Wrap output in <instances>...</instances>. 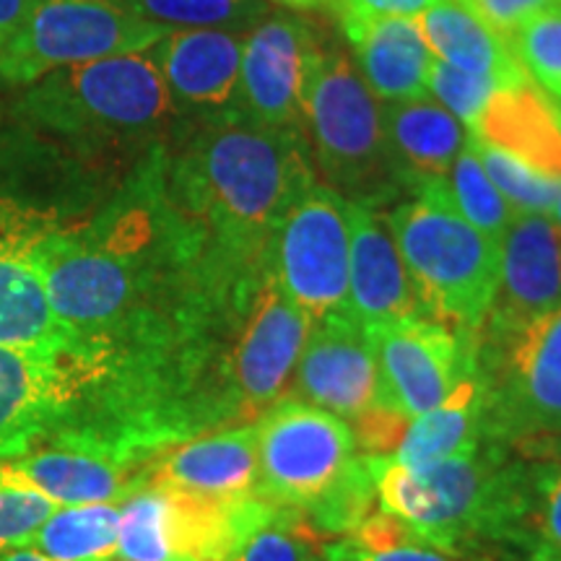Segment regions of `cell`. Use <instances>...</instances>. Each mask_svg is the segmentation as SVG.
Listing matches in <instances>:
<instances>
[{"mask_svg": "<svg viewBox=\"0 0 561 561\" xmlns=\"http://www.w3.org/2000/svg\"><path fill=\"white\" fill-rule=\"evenodd\" d=\"M201 121L172 161L167 198L203 237L210 263L224 271L255 268L286 208L318 182L307 138L240 107Z\"/></svg>", "mask_w": 561, "mask_h": 561, "instance_id": "obj_1", "label": "cell"}, {"mask_svg": "<svg viewBox=\"0 0 561 561\" xmlns=\"http://www.w3.org/2000/svg\"><path fill=\"white\" fill-rule=\"evenodd\" d=\"M385 216L426 318L479 331L500 284L502 242L460 214L445 180L419 182Z\"/></svg>", "mask_w": 561, "mask_h": 561, "instance_id": "obj_2", "label": "cell"}, {"mask_svg": "<svg viewBox=\"0 0 561 561\" xmlns=\"http://www.w3.org/2000/svg\"><path fill=\"white\" fill-rule=\"evenodd\" d=\"M301 133L328 187L348 203L380 208L398 201L405 182L392 159L380 100L343 50L318 47L301 96Z\"/></svg>", "mask_w": 561, "mask_h": 561, "instance_id": "obj_3", "label": "cell"}, {"mask_svg": "<svg viewBox=\"0 0 561 561\" xmlns=\"http://www.w3.org/2000/svg\"><path fill=\"white\" fill-rule=\"evenodd\" d=\"M310 325L312 320L286 297L265 257L229 314L231 333L208 396V426H234V419L261 416L280 401L291 388Z\"/></svg>", "mask_w": 561, "mask_h": 561, "instance_id": "obj_4", "label": "cell"}, {"mask_svg": "<svg viewBox=\"0 0 561 561\" xmlns=\"http://www.w3.org/2000/svg\"><path fill=\"white\" fill-rule=\"evenodd\" d=\"M483 439L510 450L561 437V307L515 331H476Z\"/></svg>", "mask_w": 561, "mask_h": 561, "instance_id": "obj_5", "label": "cell"}, {"mask_svg": "<svg viewBox=\"0 0 561 561\" xmlns=\"http://www.w3.org/2000/svg\"><path fill=\"white\" fill-rule=\"evenodd\" d=\"M24 112L42 128L79 136H138L178 117L146 53L53 70L26 91Z\"/></svg>", "mask_w": 561, "mask_h": 561, "instance_id": "obj_6", "label": "cell"}, {"mask_svg": "<svg viewBox=\"0 0 561 561\" xmlns=\"http://www.w3.org/2000/svg\"><path fill=\"white\" fill-rule=\"evenodd\" d=\"M280 510L261 494L214 500L144 486L121 502L117 561H229Z\"/></svg>", "mask_w": 561, "mask_h": 561, "instance_id": "obj_7", "label": "cell"}, {"mask_svg": "<svg viewBox=\"0 0 561 561\" xmlns=\"http://www.w3.org/2000/svg\"><path fill=\"white\" fill-rule=\"evenodd\" d=\"M115 380V362L89 346H0V458H16L55 434L89 392Z\"/></svg>", "mask_w": 561, "mask_h": 561, "instance_id": "obj_8", "label": "cell"}, {"mask_svg": "<svg viewBox=\"0 0 561 561\" xmlns=\"http://www.w3.org/2000/svg\"><path fill=\"white\" fill-rule=\"evenodd\" d=\"M170 32L112 0H37L24 26L0 47V79L34 83L60 68L149 53Z\"/></svg>", "mask_w": 561, "mask_h": 561, "instance_id": "obj_9", "label": "cell"}, {"mask_svg": "<svg viewBox=\"0 0 561 561\" xmlns=\"http://www.w3.org/2000/svg\"><path fill=\"white\" fill-rule=\"evenodd\" d=\"M268 265L286 297L312 322L348 307V201L312 182L280 216L268 242Z\"/></svg>", "mask_w": 561, "mask_h": 561, "instance_id": "obj_10", "label": "cell"}, {"mask_svg": "<svg viewBox=\"0 0 561 561\" xmlns=\"http://www.w3.org/2000/svg\"><path fill=\"white\" fill-rule=\"evenodd\" d=\"M257 494L307 510L356 458L348 421L299 398H280L257 416Z\"/></svg>", "mask_w": 561, "mask_h": 561, "instance_id": "obj_11", "label": "cell"}, {"mask_svg": "<svg viewBox=\"0 0 561 561\" xmlns=\"http://www.w3.org/2000/svg\"><path fill=\"white\" fill-rule=\"evenodd\" d=\"M377 364L380 403L416 419L445 401L476 367V333L432 318L367 325Z\"/></svg>", "mask_w": 561, "mask_h": 561, "instance_id": "obj_12", "label": "cell"}, {"mask_svg": "<svg viewBox=\"0 0 561 561\" xmlns=\"http://www.w3.org/2000/svg\"><path fill=\"white\" fill-rule=\"evenodd\" d=\"M140 462L100 434L66 430L16 458H0V486L32 491L55 504L123 502L140 489Z\"/></svg>", "mask_w": 561, "mask_h": 561, "instance_id": "obj_13", "label": "cell"}, {"mask_svg": "<svg viewBox=\"0 0 561 561\" xmlns=\"http://www.w3.org/2000/svg\"><path fill=\"white\" fill-rule=\"evenodd\" d=\"M58 221L0 198V346H79L55 318L42 252Z\"/></svg>", "mask_w": 561, "mask_h": 561, "instance_id": "obj_14", "label": "cell"}, {"mask_svg": "<svg viewBox=\"0 0 561 561\" xmlns=\"http://www.w3.org/2000/svg\"><path fill=\"white\" fill-rule=\"evenodd\" d=\"M291 388L299 401L331 411L348 424L380 403L377 364L367 325L354 312L314 320L301 348Z\"/></svg>", "mask_w": 561, "mask_h": 561, "instance_id": "obj_15", "label": "cell"}, {"mask_svg": "<svg viewBox=\"0 0 561 561\" xmlns=\"http://www.w3.org/2000/svg\"><path fill=\"white\" fill-rule=\"evenodd\" d=\"M318 47L305 21L268 13L244 34L237 107L265 125L301 130V96Z\"/></svg>", "mask_w": 561, "mask_h": 561, "instance_id": "obj_16", "label": "cell"}, {"mask_svg": "<svg viewBox=\"0 0 561 561\" xmlns=\"http://www.w3.org/2000/svg\"><path fill=\"white\" fill-rule=\"evenodd\" d=\"M561 307V229L549 214H517L502 240L500 284L479 331L504 333Z\"/></svg>", "mask_w": 561, "mask_h": 561, "instance_id": "obj_17", "label": "cell"}, {"mask_svg": "<svg viewBox=\"0 0 561 561\" xmlns=\"http://www.w3.org/2000/svg\"><path fill=\"white\" fill-rule=\"evenodd\" d=\"M242 32L172 30L151 47L178 115L206 117L237 107L242 76Z\"/></svg>", "mask_w": 561, "mask_h": 561, "instance_id": "obj_18", "label": "cell"}, {"mask_svg": "<svg viewBox=\"0 0 561 561\" xmlns=\"http://www.w3.org/2000/svg\"><path fill=\"white\" fill-rule=\"evenodd\" d=\"M144 486H170L214 500L257 494L255 426H224L161 447L140 471Z\"/></svg>", "mask_w": 561, "mask_h": 561, "instance_id": "obj_19", "label": "cell"}, {"mask_svg": "<svg viewBox=\"0 0 561 561\" xmlns=\"http://www.w3.org/2000/svg\"><path fill=\"white\" fill-rule=\"evenodd\" d=\"M351 257L348 307L364 325L426 318L405 271L388 216L380 208L348 203Z\"/></svg>", "mask_w": 561, "mask_h": 561, "instance_id": "obj_20", "label": "cell"}, {"mask_svg": "<svg viewBox=\"0 0 561 561\" xmlns=\"http://www.w3.org/2000/svg\"><path fill=\"white\" fill-rule=\"evenodd\" d=\"M471 136L561 185V104L530 76L489 96Z\"/></svg>", "mask_w": 561, "mask_h": 561, "instance_id": "obj_21", "label": "cell"}, {"mask_svg": "<svg viewBox=\"0 0 561 561\" xmlns=\"http://www.w3.org/2000/svg\"><path fill=\"white\" fill-rule=\"evenodd\" d=\"M343 34L371 94L382 102L426 94L434 55L416 19L409 16H339Z\"/></svg>", "mask_w": 561, "mask_h": 561, "instance_id": "obj_22", "label": "cell"}, {"mask_svg": "<svg viewBox=\"0 0 561 561\" xmlns=\"http://www.w3.org/2000/svg\"><path fill=\"white\" fill-rule=\"evenodd\" d=\"M416 24L426 47L442 62L491 79L496 87L528 79L512 42L494 30L471 0H434Z\"/></svg>", "mask_w": 561, "mask_h": 561, "instance_id": "obj_23", "label": "cell"}, {"mask_svg": "<svg viewBox=\"0 0 561 561\" xmlns=\"http://www.w3.org/2000/svg\"><path fill=\"white\" fill-rule=\"evenodd\" d=\"M382 125L405 191L419 182L445 180L466 149L468 133L450 110L430 96L382 102Z\"/></svg>", "mask_w": 561, "mask_h": 561, "instance_id": "obj_24", "label": "cell"}, {"mask_svg": "<svg viewBox=\"0 0 561 561\" xmlns=\"http://www.w3.org/2000/svg\"><path fill=\"white\" fill-rule=\"evenodd\" d=\"M483 439V392L479 375L468 371L450 396L409 424L398 450L390 455L401 466H426L471 455Z\"/></svg>", "mask_w": 561, "mask_h": 561, "instance_id": "obj_25", "label": "cell"}, {"mask_svg": "<svg viewBox=\"0 0 561 561\" xmlns=\"http://www.w3.org/2000/svg\"><path fill=\"white\" fill-rule=\"evenodd\" d=\"M121 502L58 504L30 546L53 561H117Z\"/></svg>", "mask_w": 561, "mask_h": 561, "instance_id": "obj_26", "label": "cell"}, {"mask_svg": "<svg viewBox=\"0 0 561 561\" xmlns=\"http://www.w3.org/2000/svg\"><path fill=\"white\" fill-rule=\"evenodd\" d=\"M112 3L167 30H227L248 34L271 13L265 0H112Z\"/></svg>", "mask_w": 561, "mask_h": 561, "instance_id": "obj_27", "label": "cell"}, {"mask_svg": "<svg viewBox=\"0 0 561 561\" xmlns=\"http://www.w3.org/2000/svg\"><path fill=\"white\" fill-rule=\"evenodd\" d=\"M450 198L462 216L473 224L476 229H481L483 234H489L491 240L502 242L507 234L512 219H515V210L507 201L502 198V193L496 191L494 182L489 180L486 170H483L479 151H476V140L468 133L466 149L460 151V157L455 159L450 174L445 178Z\"/></svg>", "mask_w": 561, "mask_h": 561, "instance_id": "obj_28", "label": "cell"}, {"mask_svg": "<svg viewBox=\"0 0 561 561\" xmlns=\"http://www.w3.org/2000/svg\"><path fill=\"white\" fill-rule=\"evenodd\" d=\"M375 502L377 491L369 458L356 455L354 462L341 473V479L299 515L318 533H351L364 517L371 515Z\"/></svg>", "mask_w": 561, "mask_h": 561, "instance_id": "obj_29", "label": "cell"}, {"mask_svg": "<svg viewBox=\"0 0 561 561\" xmlns=\"http://www.w3.org/2000/svg\"><path fill=\"white\" fill-rule=\"evenodd\" d=\"M476 151H479V159L489 180L494 182V187L502 193V198L510 203L515 214H551L553 203H557L561 193V185L538 178L536 172L525 170L523 164L481 144V140H476Z\"/></svg>", "mask_w": 561, "mask_h": 561, "instance_id": "obj_30", "label": "cell"}, {"mask_svg": "<svg viewBox=\"0 0 561 561\" xmlns=\"http://www.w3.org/2000/svg\"><path fill=\"white\" fill-rule=\"evenodd\" d=\"M510 42L525 73L561 102V5L530 19Z\"/></svg>", "mask_w": 561, "mask_h": 561, "instance_id": "obj_31", "label": "cell"}, {"mask_svg": "<svg viewBox=\"0 0 561 561\" xmlns=\"http://www.w3.org/2000/svg\"><path fill=\"white\" fill-rule=\"evenodd\" d=\"M229 561H325V553L314 546V536L299 512L284 507L276 520L250 536Z\"/></svg>", "mask_w": 561, "mask_h": 561, "instance_id": "obj_32", "label": "cell"}, {"mask_svg": "<svg viewBox=\"0 0 561 561\" xmlns=\"http://www.w3.org/2000/svg\"><path fill=\"white\" fill-rule=\"evenodd\" d=\"M500 89L491 79L483 76L466 73V70L450 66V62H442L434 58L430 68V79H426V91L439 100L445 110H450L460 123H466L468 128L476 123V117L481 115V110L486 107L489 96Z\"/></svg>", "mask_w": 561, "mask_h": 561, "instance_id": "obj_33", "label": "cell"}, {"mask_svg": "<svg viewBox=\"0 0 561 561\" xmlns=\"http://www.w3.org/2000/svg\"><path fill=\"white\" fill-rule=\"evenodd\" d=\"M533 460L530 473V533L536 546L561 551V462Z\"/></svg>", "mask_w": 561, "mask_h": 561, "instance_id": "obj_34", "label": "cell"}, {"mask_svg": "<svg viewBox=\"0 0 561 561\" xmlns=\"http://www.w3.org/2000/svg\"><path fill=\"white\" fill-rule=\"evenodd\" d=\"M58 504L32 491L0 486V553L30 546L32 536Z\"/></svg>", "mask_w": 561, "mask_h": 561, "instance_id": "obj_35", "label": "cell"}, {"mask_svg": "<svg viewBox=\"0 0 561 561\" xmlns=\"http://www.w3.org/2000/svg\"><path fill=\"white\" fill-rule=\"evenodd\" d=\"M343 541L359 551H390L401 549V546H434L419 528H413L403 517L390 515L385 510L371 512L369 517H364L354 530L346 533Z\"/></svg>", "mask_w": 561, "mask_h": 561, "instance_id": "obj_36", "label": "cell"}, {"mask_svg": "<svg viewBox=\"0 0 561 561\" xmlns=\"http://www.w3.org/2000/svg\"><path fill=\"white\" fill-rule=\"evenodd\" d=\"M411 419L401 416L398 411L388 409V405L377 403L364 416H359L351 426L354 432L356 447L369 458H390L392 453L401 445L405 430H409Z\"/></svg>", "mask_w": 561, "mask_h": 561, "instance_id": "obj_37", "label": "cell"}, {"mask_svg": "<svg viewBox=\"0 0 561 561\" xmlns=\"http://www.w3.org/2000/svg\"><path fill=\"white\" fill-rule=\"evenodd\" d=\"M471 3L483 13V19L496 32L510 39L530 19L541 16V13L551 9H559L561 0H471Z\"/></svg>", "mask_w": 561, "mask_h": 561, "instance_id": "obj_38", "label": "cell"}, {"mask_svg": "<svg viewBox=\"0 0 561 561\" xmlns=\"http://www.w3.org/2000/svg\"><path fill=\"white\" fill-rule=\"evenodd\" d=\"M325 561H458L437 546H401L390 551H359L346 541L325 546Z\"/></svg>", "mask_w": 561, "mask_h": 561, "instance_id": "obj_39", "label": "cell"}, {"mask_svg": "<svg viewBox=\"0 0 561 561\" xmlns=\"http://www.w3.org/2000/svg\"><path fill=\"white\" fill-rule=\"evenodd\" d=\"M434 0H331L339 16H409L416 19Z\"/></svg>", "mask_w": 561, "mask_h": 561, "instance_id": "obj_40", "label": "cell"}, {"mask_svg": "<svg viewBox=\"0 0 561 561\" xmlns=\"http://www.w3.org/2000/svg\"><path fill=\"white\" fill-rule=\"evenodd\" d=\"M34 5L37 0H0V47L9 45L13 34L24 26Z\"/></svg>", "mask_w": 561, "mask_h": 561, "instance_id": "obj_41", "label": "cell"}, {"mask_svg": "<svg viewBox=\"0 0 561 561\" xmlns=\"http://www.w3.org/2000/svg\"><path fill=\"white\" fill-rule=\"evenodd\" d=\"M515 450H517V455H523V458H541V460H559L561 462V437L528 442V445L515 447Z\"/></svg>", "mask_w": 561, "mask_h": 561, "instance_id": "obj_42", "label": "cell"}, {"mask_svg": "<svg viewBox=\"0 0 561 561\" xmlns=\"http://www.w3.org/2000/svg\"><path fill=\"white\" fill-rule=\"evenodd\" d=\"M0 561H53V559H47L45 553L34 549V546H19V549L0 553Z\"/></svg>", "mask_w": 561, "mask_h": 561, "instance_id": "obj_43", "label": "cell"}, {"mask_svg": "<svg viewBox=\"0 0 561 561\" xmlns=\"http://www.w3.org/2000/svg\"><path fill=\"white\" fill-rule=\"evenodd\" d=\"M530 561H561V551L553 549V546H536L530 553Z\"/></svg>", "mask_w": 561, "mask_h": 561, "instance_id": "obj_44", "label": "cell"}, {"mask_svg": "<svg viewBox=\"0 0 561 561\" xmlns=\"http://www.w3.org/2000/svg\"><path fill=\"white\" fill-rule=\"evenodd\" d=\"M278 3L294 5V9H318V5H331V0H278Z\"/></svg>", "mask_w": 561, "mask_h": 561, "instance_id": "obj_45", "label": "cell"}, {"mask_svg": "<svg viewBox=\"0 0 561 561\" xmlns=\"http://www.w3.org/2000/svg\"><path fill=\"white\" fill-rule=\"evenodd\" d=\"M551 219L559 224V229H561V193H559V198H557V203H553V208H551Z\"/></svg>", "mask_w": 561, "mask_h": 561, "instance_id": "obj_46", "label": "cell"}]
</instances>
